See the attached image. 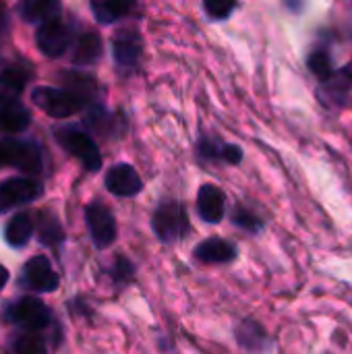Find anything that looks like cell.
I'll use <instances>...</instances> for the list:
<instances>
[{
	"mask_svg": "<svg viewBox=\"0 0 352 354\" xmlns=\"http://www.w3.org/2000/svg\"><path fill=\"white\" fill-rule=\"evenodd\" d=\"M8 354H46V344L44 338L37 336L35 332H25L15 336V340L10 342Z\"/></svg>",
	"mask_w": 352,
	"mask_h": 354,
	"instance_id": "20",
	"label": "cell"
},
{
	"mask_svg": "<svg viewBox=\"0 0 352 354\" xmlns=\"http://www.w3.org/2000/svg\"><path fill=\"white\" fill-rule=\"evenodd\" d=\"M25 87V75L17 68H8L0 75V102L10 104L17 102Z\"/></svg>",
	"mask_w": 352,
	"mask_h": 354,
	"instance_id": "19",
	"label": "cell"
},
{
	"mask_svg": "<svg viewBox=\"0 0 352 354\" xmlns=\"http://www.w3.org/2000/svg\"><path fill=\"white\" fill-rule=\"evenodd\" d=\"M237 6V0H203V8L212 19H226Z\"/></svg>",
	"mask_w": 352,
	"mask_h": 354,
	"instance_id": "23",
	"label": "cell"
},
{
	"mask_svg": "<svg viewBox=\"0 0 352 354\" xmlns=\"http://www.w3.org/2000/svg\"><path fill=\"white\" fill-rule=\"evenodd\" d=\"M85 220L89 234L93 239V245L98 249H106L116 239V220L112 212L102 203H89L85 207Z\"/></svg>",
	"mask_w": 352,
	"mask_h": 354,
	"instance_id": "5",
	"label": "cell"
},
{
	"mask_svg": "<svg viewBox=\"0 0 352 354\" xmlns=\"http://www.w3.org/2000/svg\"><path fill=\"white\" fill-rule=\"evenodd\" d=\"M0 118H2V129L6 133H21L23 129H27L31 120L27 108H23L19 102L4 104V108L0 110Z\"/></svg>",
	"mask_w": 352,
	"mask_h": 354,
	"instance_id": "18",
	"label": "cell"
},
{
	"mask_svg": "<svg viewBox=\"0 0 352 354\" xmlns=\"http://www.w3.org/2000/svg\"><path fill=\"white\" fill-rule=\"evenodd\" d=\"M226 209V197L224 193L214 185H203L197 193V212L203 222L218 224L224 218Z\"/></svg>",
	"mask_w": 352,
	"mask_h": 354,
	"instance_id": "10",
	"label": "cell"
},
{
	"mask_svg": "<svg viewBox=\"0 0 352 354\" xmlns=\"http://www.w3.org/2000/svg\"><path fill=\"white\" fill-rule=\"evenodd\" d=\"M224 162L228 164H239L243 160V149L239 145H224L222 147V156H220Z\"/></svg>",
	"mask_w": 352,
	"mask_h": 354,
	"instance_id": "26",
	"label": "cell"
},
{
	"mask_svg": "<svg viewBox=\"0 0 352 354\" xmlns=\"http://www.w3.org/2000/svg\"><path fill=\"white\" fill-rule=\"evenodd\" d=\"M33 234V220L29 214H17L10 218L4 230V239L10 247H23Z\"/></svg>",
	"mask_w": 352,
	"mask_h": 354,
	"instance_id": "15",
	"label": "cell"
},
{
	"mask_svg": "<svg viewBox=\"0 0 352 354\" xmlns=\"http://www.w3.org/2000/svg\"><path fill=\"white\" fill-rule=\"evenodd\" d=\"M41 195V185L33 178L19 176V178H8L0 183V214L15 207L29 203Z\"/></svg>",
	"mask_w": 352,
	"mask_h": 354,
	"instance_id": "6",
	"label": "cell"
},
{
	"mask_svg": "<svg viewBox=\"0 0 352 354\" xmlns=\"http://www.w3.org/2000/svg\"><path fill=\"white\" fill-rule=\"evenodd\" d=\"M195 257L203 263H228L237 257V249L224 239H207L195 247Z\"/></svg>",
	"mask_w": 352,
	"mask_h": 354,
	"instance_id": "13",
	"label": "cell"
},
{
	"mask_svg": "<svg viewBox=\"0 0 352 354\" xmlns=\"http://www.w3.org/2000/svg\"><path fill=\"white\" fill-rule=\"evenodd\" d=\"M0 129H2V118H0Z\"/></svg>",
	"mask_w": 352,
	"mask_h": 354,
	"instance_id": "28",
	"label": "cell"
},
{
	"mask_svg": "<svg viewBox=\"0 0 352 354\" xmlns=\"http://www.w3.org/2000/svg\"><path fill=\"white\" fill-rule=\"evenodd\" d=\"M100 56H102V39H100V35L93 33V31L83 33L77 39L75 54H73V62L79 64V66H85V64L95 62Z\"/></svg>",
	"mask_w": 352,
	"mask_h": 354,
	"instance_id": "14",
	"label": "cell"
},
{
	"mask_svg": "<svg viewBox=\"0 0 352 354\" xmlns=\"http://www.w3.org/2000/svg\"><path fill=\"white\" fill-rule=\"evenodd\" d=\"M112 52H114V60L118 66L135 68L139 62V56H141V41H139L137 33L122 31L120 35H116L112 41Z\"/></svg>",
	"mask_w": 352,
	"mask_h": 354,
	"instance_id": "12",
	"label": "cell"
},
{
	"mask_svg": "<svg viewBox=\"0 0 352 354\" xmlns=\"http://www.w3.org/2000/svg\"><path fill=\"white\" fill-rule=\"evenodd\" d=\"M133 6V0H91V10L95 19L104 25L118 21Z\"/></svg>",
	"mask_w": 352,
	"mask_h": 354,
	"instance_id": "16",
	"label": "cell"
},
{
	"mask_svg": "<svg viewBox=\"0 0 352 354\" xmlns=\"http://www.w3.org/2000/svg\"><path fill=\"white\" fill-rule=\"evenodd\" d=\"M106 189L116 197H133L143 189V183L133 166L116 164L106 174Z\"/></svg>",
	"mask_w": 352,
	"mask_h": 354,
	"instance_id": "9",
	"label": "cell"
},
{
	"mask_svg": "<svg viewBox=\"0 0 352 354\" xmlns=\"http://www.w3.org/2000/svg\"><path fill=\"white\" fill-rule=\"evenodd\" d=\"M31 100L39 110H44L52 118L73 116L83 104V97L79 93L66 91V89H54V87H37V89H33Z\"/></svg>",
	"mask_w": 352,
	"mask_h": 354,
	"instance_id": "3",
	"label": "cell"
},
{
	"mask_svg": "<svg viewBox=\"0 0 352 354\" xmlns=\"http://www.w3.org/2000/svg\"><path fill=\"white\" fill-rule=\"evenodd\" d=\"M154 230L164 243H174L189 232V216L176 201L162 203L154 214Z\"/></svg>",
	"mask_w": 352,
	"mask_h": 354,
	"instance_id": "4",
	"label": "cell"
},
{
	"mask_svg": "<svg viewBox=\"0 0 352 354\" xmlns=\"http://www.w3.org/2000/svg\"><path fill=\"white\" fill-rule=\"evenodd\" d=\"M35 44H37V48H39V52L44 56L58 58V56H62L66 52V48L71 44V29L62 21L50 19L37 29Z\"/></svg>",
	"mask_w": 352,
	"mask_h": 354,
	"instance_id": "7",
	"label": "cell"
},
{
	"mask_svg": "<svg viewBox=\"0 0 352 354\" xmlns=\"http://www.w3.org/2000/svg\"><path fill=\"white\" fill-rule=\"evenodd\" d=\"M6 282H8V272H6V268L0 266V290L6 286Z\"/></svg>",
	"mask_w": 352,
	"mask_h": 354,
	"instance_id": "27",
	"label": "cell"
},
{
	"mask_svg": "<svg viewBox=\"0 0 352 354\" xmlns=\"http://www.w3.org/2000/svg\"><path fill=\"white\" fill-rule=\"evenodd\" d=\"M232 222L239 224L241 228L249 230V232H257V230H261V226H263L259 218H255L251 212H247V209H243V207H239V209L234 212Z\"/></svg>",
	"mask_w": 352,
	"mask_h": 354,
	"instance_id": "24",
	"label": "cell"
},
{
	"mask_svg": "<svg viewBox=\"0 0 352 354\" xmlns=\"http://www.w3.org/2000/svg\"><path fill=\"white\" fill-rule=\"evenodd\" d=\"M39 239H41V243H48V245H54L62 239V228L52 216H41Z\"/></svg>",
	"mask_w": 352,
	"mask_h": 354,
	"instance_id": "22",
	"label": "cell"
},
{
	"mask_svg": "<svg viewBox=\"0 0 352 354\" xmlns=\"http://www.w3.org/2000/svg\"><path fill=\"white\" fill-rule=\"evenodd\" d=\"M309 71L317 77V79H332L334 75V66H332V58L328 52L324 50H315L311 56H309Z\"/></svg>",
	"mask_w": 352,
	"mask_h": 354,
	"instance_id": "21",
	"label": "cell"
},
{
	"mask_svg": "<svg viewBox=\"0 0 352 354\" xmlns=\"http://www.w3.org/2000/svg\"><path fill=\"white\" fill-rule=\"evenodd\" d=\"M56 141L73 158H77L83 164L85 170L95 172V170L102 168V153H100L95 141L87 133L79 131L77 127H62V129H58L56 131Z\"/></svg>",
	"mask_w": 352,
	"mask_h": 354,
	"instance_id": "1",
	"label": "cell"
},
{
	"mask_svg": "<svg viewBox=\"0 0 352 354\" xmlns=\"http://www.w3.org/2000/svg\"><path fill=\"white\" fill-rule=\"evenodd\" d=\"M10 317H12L19 326L27 328V330H31V332H37V330L48 328L50 322H52L50 309H48L39 299H33V297H25V299L17 301V303L10 307Z\"/></svg>",
	"mask_w": 352,
	"mask_h": 354,
	"instance_id": "8",
	"label": "cell"
},
{
	"mask_svg": "<svg viewBox=\"0 0 352 354\" xmlns=\"http://www.w3.org/2000/svg\"><path fill=\"white\" fill-rule=\"evenodd\" d=\"M199 156L203 160H218V156H222V149H218V145L214 141L201 139L199 141Z\"/></svg>",
	"mask_w": 352,
	"mask_h": 354,
	"instance_id": "25",
	"label": "cell"
},
{
	"mask_svg": "<svg viewBox=\"0 0 352 354\" xmlns=\"http://www.w3.org/2000/svg\"><path fill=\"white\" fill-rule=\"evenodd\" d=\"M60 12V0H23L21 15L27 21H50Z\"/></svg>",
	"mask_w": 352,
	"mask_h": 354,
	"instance_id": "17",
	"label": "cell"
},
{
	"mask_svg": "<svg viewBox=\"0 0 352 354\" xmlns=\"http://www.w3.org/2000/svg\"><path fill=\"white\" fill-rule=\"evenodd\" d=\"M25 280L31 288L41 292H52L58 286V274L52 270L50 261L44 255H35L25 266Z\"/></svg>",
	"mask_w": 352,
	"mask_h": 354,
	"instance_id": "11",
	"label": "cell"
},
{
	"mask_svg": "<svg viewBox=\"0 0 352 354\" xmlns=\"http://www.w3.org/2000/svg\"><path fill=\"white\" fill-rule=\"evenodd\" d=\"M19 168L27 174H39L41 172V151L31 141H15V139H2L0 141V168Z\"/></svg>",
	"mask_w": 352,
	"mask_h": 354,
	"instance_id": "2",
	"label": "cell"
}]
</instances>
